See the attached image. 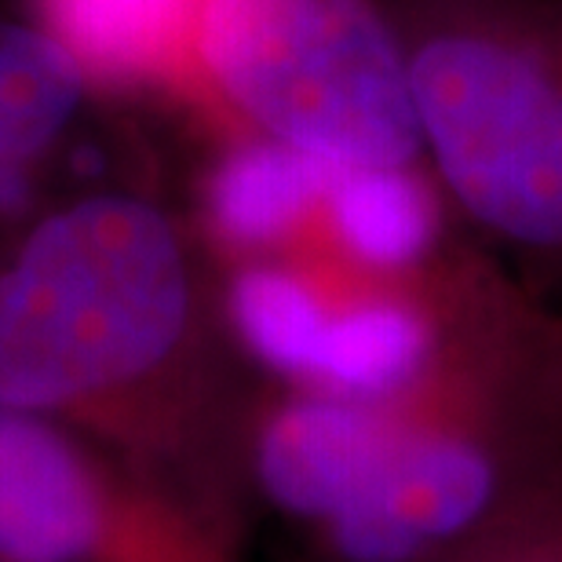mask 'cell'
<instances>
[{"label":"cell","instance_id":"obj_8","mask_svg":"<svg viewBox=\"0 0 562 562\" xmlns=\"http://www.w3.org/2000/svg\"><path fill=\"white\" fill-rule=\"evenodd\" d=\"M438 562H562V482Z\"/></svg>","mask_w":562,"mask_h":562},{"label":"cell","instance_id":"obj_1","mask_svg":"<svg viewBox=\"0 0 562 562\" xmlns=\"http://www.w3.org/2000/svg\"><path fill=\"white\" fill-rule=\"evenodd\" d=\"M256 391L183 212L92 190L0 249V406L92 442L238 548L260 522Z\"/></svg>","mask_w":562,"mask_h":562},{"label":"cell","instance_id":"obj_4","mask_svg":"<svg viewBox=\"0 0 562 562\" xmlns=\"http://www.w3.org/2000/svg\"><path fill=\"white\" fill-rule=\"evenodd\" d=\"M424 165L460 223L562 260V0H387Z\"/></svg>","mask_w":562,"mask_h":562},{"label":"cell","instance_id":"obj_2","mask_svg":"<svg viewBox=\"0 0 562 562\" xmlns=\"http://www.w3.org/2000/svg\"><path fill=\"white\" fill-rule=\"evenodd\" d=\"M336 395L355 493L318 562H438L562 482V314L519 278L391 387Z\"/></svg>","mask_w":562,"mask_h":562},{"label":"cell","instance_id":"obj_5","mask_svg":"<svg viewBox=\"0 0 562 562\" xmlns=\"http://www.w3.org/2000/svg\"><path fill=\"white\" fill-rule=\"evenodd\" d=\"M0 562H249L176 497L0 406Z\"/></svg>","mask_w":562,"mask_h":562},{"label":"cell","instance_id":"obj_7","mask_svg":"<svg viewBox=\"0 0 562 562\" xmlns=\"http://www.w3.org/2000/svg\"><path fill=\"white\" fill-rule=\"evenodd\" d=\"M187 0H30L92 85H161L172 63Z\"/></svg>","mask_w":562,"mask_h":562},{"label":"cell","instance_id":"obj_3","mask_svg":"<svg viewBox=\"0 0 562 562\" xmlns=\"http://www.w3.org/2000/svg\"><path fill=\"white\" fill-rule=\"evenodd\" d=\"M161 85L223 139L333 172L427 168L387 0H187Z\"/></svg>","mask_w":562,"mask_h":562},{"label":"cell","instance_id":"obj_6","mask_svg":"<svg viewBox=\"0 0 562 562\" xmlns=\"http://www.w3.org/2000/svg\"><path fill=\"white\" fill-rule=\"evenodd\" d=\"M92 92L48 30L0 15V249L52 205V168Z\"/></svg>","mask_w":562,"mask_h":562}]
</instances>
